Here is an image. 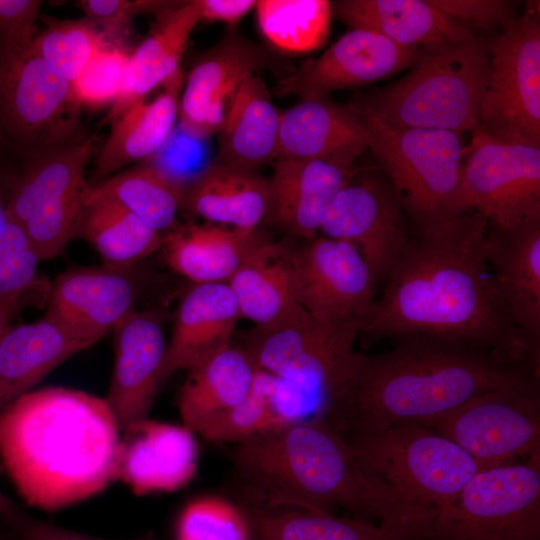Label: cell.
I'll use <instances>...</instances> for the list:
<instances>
[{"label":"cell","mask_w":540,"mask_h":540,"mask_svg":"<svg viewBox=\"0 0 540 540\" xmlns=\"http://www.w3.org/2000/svg\"><path fill=\"white\" fill-rule=\"evenodd\" d=\"M489 44L490 75L478 128L510 143L540 148L539 13L528 8Z\"/></svg>","instance_id":"cell-11"},{"label":"cell","mask_w":540,"mask_h":540,"mask_svg":"<svg viewBox=\"0 0 540 540\" xmlns=\"http://www.w3.org/2000/svg\"><path fill=\"white\" fill-rule=\"evenodd\" d=\"M348 106L364 121L369 149L417 224L449 217L463 163L460 135L447 130L395 127L368 110Z\"/></svg>","instance_id":"cell-8"},{"label":"cell","mask_w":540,"mask_h":540,"mask_svg":"<svg viewBox=\"0 0 540 540\" xmlns=\"http://www.w3.org/2000/svg\"><path fill=\"white\" fill-rule=\"evenodd\" d=\"M181 69L164 83V91L124 109L96 159L95 174L104 177L133 162L156 155L173 133L182 90Z\"/></svg>","instance_id":"cell-31"},{"label":"cell","mask_w":540,"mask_h":540,"mask_svg":"<svg viewBox=\"0 0 540 540\" xmlns=\"http://www.w3.org/2000/svg\"><path fill=\"white\" fill-rule=\"evenodd\" d=\"M294 287L298 304L314 318L358 330L377 292L358 250L327 237L313 238L295 251Z\"/></svg>","instance_id":"cell-14"},{"label":"cell","mask_w":540,"mask_h":540,"mask_svg":"<svg viewBox=\"0 0 540 540\" xmlns=\"http://www.w3.org/2000/svg\"><path fill=\"white\" fill-rule=\"evenodd\" d=\"M294 256L286 244L266 240L249 252L227 282L241 317L268 327L301 308L295 296Z\"/></svg>","instance_id":"cell-30"},{"label":"cell","mask_w":540,"mask_h":540,"mask_svg":"<svg viewBox=\"0 0 540 540\" xmlns=\"http://www.w3.org/2000/svg\"><path fill=\"white\" fill-rule=\"evenodd\" d=\"M245 507L235 499L203 495L187 502L178 513L173 540H250Z\"/></svg>","instance_id":"cell-40"},{"label":"cell","mask_w":540,"mask_h":540,"mask_svg":"<svg viewBox=\"0 0 540 540\" xmlns=\"http://www.w3.org/2000/svg\"><path fill=\"white\" fill-rule=\"evenodd\" d=\"M174 3L142 0H81L77 2L86 18L92 21L105 36L125 29L129 22L142 12L161 13Z\"/></svg>","instance_id":"cell-46"},{"label":"cell","mask_w":540,"mask_h":540,"mask_svg":"<svg viewBox=\"0 0 540 540\" xmlns=\"http://www.w3.org/2000/svg\"><path fill=\"white\" fill-rule=\"evenodd\" d=\"M114 366L105 398L121 430L148 418L165 383L168 343L159 319L131 311L113 329Z\"/></svg>","instance_id":"cell-18"},{"label":"cell","mask_w":540,"mask_h":540,"mask_svg":"<svg viewBox=\"0 0 540 540\" xmlns=\"http://www.w3.org/2000/svg\"><path fill=\"white\" fill-rule=\"evenodd\" d=\"M485 250L514 325L540 359V217L506 230L488 224Z\"/></svg>","instance_id":"cell-22"},{"label":"cell","mask_w":540,"mask_h":540,"mask_svg":"<svg viewBox=\"0 0 540 540\" xmlns=\"http://www.w3.org/2000/svg\"><path fill=\"white\" fill-rule=\"evenodd\" d=\"M198 458V443L190 429L146 418L121 430L113 480L123 482L136 496L173 492L194 478Z\"/></svg>","instance_id":"cell-17"},{"label":"cell","mask_w":540,"mask_h":540,"mask_svg":"<svg viewBox=\"0 0 540 540\" xmlns=\"http://www.w3.org/2000/svg\"><path fill=\"white\" fill-rule=\"evenodd\" d=\"M106 43L105 34L85 18L51 22L33 38L29 50L62 78L72 82Z\"/></svg>","instance_id":"cell-39"},{"label":"cell","mask_w":540,"mask_h":540,"mask_svg":"<svg viewBox=\"0 0 540 540\" xmlns=\"http://www.w3.org/2000/svg\"><path fill=\"white\" fill-rule=\"evenodd\" d=\"M89 190L90 186L42 208L21 226L40 261L59 255L75 237Z\"/></svg>","instance_id":"cell-42"},{"label":"cell","mask_w":540,"mask_h":540,"mask_svg":"<svg viewBox=\"0 0 540 540\" xmlns=\"http://www.w3.org/2000/svg\"><path fill=\"white\" fill-rule=\"evenodd\" d=\"M71 82L28 49L0 58V125L27 162L85 138Z\"/></svg>","instance_id":"cell-12"},{"label":"cell","mask_w":540,"mask_h":540,"mask_svg":"<svg viewBox=\"0 0 540 540\" xmlns=\"http://www.w3.org/2000/svg\"><path fill=\"white\" fill-rule=\"evenodd\" d=\"M200 21L223 22L235 26L253 9L254 0H196Z\"/></svg>","instance_id":"cell-49"},{"label":"cell","mask_w":540,"mask_h":540,"mask_svg":"<svg viewBox=\"0 0 540 540\" xmlns=\"http://www.w3.org/2000/svg\"><path fill=\"white\" fill-rule=\"evenodd\" d=\"M270 205L269 179L213 163L184 185L181 207L209 223L254 230Z\"/></svg>","instance_id":"cell-28"},{"label":"cell","mask_w":540,"mask_h":540,"mask_svg":"<svg viewBox=\"0 0 540 540\" xmlns=\"http://www.w3.org/2000/svg\"><path fill=\"white\" fill-rule=\"evenodd\" d=\"M354 179L336 195L319 230L355 247L378 288L386 283L409 238L403 205L393 185L380 177Z\"/></svg>","instance_id":"cell-15"},{"label":"cell","mask_w":540,"mask_h":540,"mask_svg":"<svg viewBox=\"0 0 540 540\" xmlns=\"http://www.w3.org/2000/svg\"><path fill=\"white\" fill-rule=\"evenodd\" d=\"M445 14L470 26L489 28L505 24L509 18L510 3L498 0H430Z\"/></svg>","instance_id":"cell-48"},{"label":"cell","mask_w":540,"mask_h":540,"mask_svg":"<svg viewBox=\"0 0 540 540\" xmlns=\"http://www.w3.org/2000/svg\"><path fill=\"white\" fill-rule=\"evenodd\" d=\"M235 500L319 513L336 508L354 519L420 533L433 514L402 501L376 482L351 447L323 419L272 430L230 452Z\"/></svg>","instance_id":"cell-3"},{"label":"cell","mask_w":540,"mask_h":540,"mask_svg":"<svg viewBox=\"0 0 540 540\" xmlns=\"http://www.w3.org/2000/svg\"><path fill=\"white\" fill-rule=\"evenodd\" d=\"M135 299L129 270L105 265L73 268L50 284L46 315L94 345L134 310Z\"/></svg>","instance_id":"cell-20"},{"label":"cell","mask_w":540,"mask_h":540,"mask_svg":"<svg viewBox=\"0 0 540 540\" xmlns=\"http://www.w3.org/2000/svg\"><path fill=\"white\" fill-rule=\"evenodd\" d=\"M91 346L47 315L9 326L0 338V413L57 366Z\"/></svg>","instance_id":"cell-25"},{"label":"cell","mask_w":540,"mask_h":540,"mask_svg":"<svg viewBox=\"0 0 540 540\" xmlns=\"http://www.w3.org/2000/svg\"><path fill=\"white\" fill-rule=\"evenodd\" d=\"M130 55L118 46H102L71 82L76 101L91 107L115 103L127 85Z\"/></svg>","instance_id":"cell-43"},{"label":"cell","mask_w":540,"mask_h":540,"mask_svg":"<svg viewBox=\"0 0 540 540\" xmlns=\"http://www.w3.org/2000/svg\"><path fill=\"white\" fill-rule=\"evenodd\" d=\"M358 336V328L324 323L301 307L276 324L255 327L242 348L258 370L276 377L275 406L289 425L322 419Z\"/></svg>","instance_id":"cell-6"},{"label":"cell","mask_w":540,"mask_h":540,"mask_svg":"<svg viewBox=\"0 0 540 540\" xmlns=\"http://www.w3.org/2000/svg\"><path fill=\"white\" fill-rule=\"evenodd\" d=\"M332 13L351 29L370 30L406 47L473 37L470 26L430 0H344L332 4Z\"/></svg>","instance_id":"cell-27"},{"label":"cell","mask_w":540,"mask_h":540,"mask_svg":"<svg viewBox=\"0 0 540 540\" xmlns=\"http://www.w3.org/2000/svg\"><path fill=\"white\" fill-rule=\"evenodd\" d=\"M464 158L449 217L477 211L502 230L540 217V148L505 142L477 127Z\"/></svg>","instance_id":"cell-10"},{"label":"cell","mask_w":540,"mask_h":540,"mask_svg":"<svg viewBox=\"0 0 540 540\" xmlns=\"http://www.w3.org/2000/svg\"><path fill=\"white\" fill-rule=\"evenodd\" d=\"M487 229L477 211L419 226L359 335L367 342L408 335L453 339L539 374V359L514 325L487 260Z\"/></svg>","instance_id":"cell-1"},{"label":"cell","mask_w":540,"mask_h":540,"mask_svg":"<svg viewBox=\"0 0 540 540\" xmlns=\"http://www.w3.org/2000/svg\"><path fill=\"white\" fill-rule=\"evenodd\" d=\"M18 507L19 505L0 489V522L5 523Z\"/></svg>","instance_id":"cell-51"},{"label":"cell","mask_w":540,"mask_h":540,"mask_svg":"<svg viewBox=\"0 0 540 540\" xmlns=\"http://www.w3.org/2000/svg\"><path fill=\"white\" fill-rule=\"evenodd\" d=\"M240 310L227 283L195 284L178 306L168 343L165 382L232 345Z\"/></svg>","instance_id":"cell-23"},{"label":"cell","mask_w":540,"mask_h":540,"mask_svg":"<svg viewBox=\"0 0 540 540\" xmlns=\"http://www.w3.org/2000/svg\"><path fill=\"white\" fill-rule=\"evenodd\" d=\"M5 202H6V197L3 196L2 181L0 180V226L6 221Z\"/></svg>","instance_id":"cell-53"},{"label":"cell","mask_w":540,"mask_h":540,"mask_svg":"<svg viewBox=\"0 0 540 540\" xmlns=\"http://www.w3.org/2000/svg\"><path fill=\"white\" fill-rule=\"evenodd\" d=\"M270 62L261 47L229 30L188 76L179 100L181 130L198 140L217 133L243 79Z\"/></svg>","instance_id":"cell-19"},{"label":"cell","mask_w":540,"mask_h":540,"mask_svg":"<svg viewBox=\"0 0 540 540\" xmlns=\"http://www.w3.org/2000/svg\"><path fill=\"white\" fill-rule=\"evenodd\" d=\"M420 47L399 45L381 34L351 29L319 58L303 63L280 79L278 96L328 97L336 90L361 87L412 67Z\"/></svg>","instance_id":"cell-16"},{"label":"cell","mask_w":540,"mask_h":540,"mask_svg":"<svg viewBox=\"0 0 540 540\" xmlns=\"http://www.w3.org/2000/svg\"><path fill=\"white\" fill-rule=\"evenodd\" d=\"M42 1L0 0V58L26 52Z\"/></svg>","instance_id":"cell-45"},{"label":"cell","mask_w":540,"mask_h":540,"mask_svg":"<svg viewBox=\"0 0 540 540\" xmlns=\"http://www.w3.org/2000/svg\"><path fill=\"white\" fill-rule=\"evenodd\" d=\"M4 524L13 531L17 540H162L152 531L130 539L96 537L34 517L20 506Z\"/></svg>","instance_id":"cell-47"},{"label":"cell","mask_w":540,"mask_h":540,"mask_svg":"<svg viewBox=\"0 0 540 540\" xmlns=\"http://www.w3.org/2000/svg\"><path fill=\"white\" fill-rule=\"evenodd\" d=\"M120 434L105 398L62 386L34 389L0 413V461L29 506L57 511L114 481Z\"/></svg>","instance_id":"cell-4"},{"label":"cell","mask_w":540,"mask_h":540,"mask_svg":"<svg viewBox=\"0 0 540 540\" xmlns=\"http://www.w3.org/2000/svg\"><path fill=\"white\" fill-rule=\"evenodd\" d=\"M263 240L257 229L193 223L170 230L162 248L170 268L195 284L227 283Z\"/></svg>","instance_id":"cell-29"},{"label":"cell","mask_w":540,"mask_h":540,"mask_svg":"<svg viewBox=\"0 0 540 540\" xmlns=\"http://www.w3.org/2000/svg\"><path fill=\"white\" fill-rule=\"evenodd\" d=\"M257 371L247 351L233 345L189 369L178 396L183 425L196 435L237 406L251 392Z\"/></svg>","instance_id":"cell-32"},{"label":"cell","mask_w":540,"mask_h":540,"mask_svg":"<svg viewBox=\"0 0 540 540\" xmlns=\"http://www.w3.org/2000/svg\"><path fill=\"white\" fill-rule=\"evenodd\" d=\"M176 3L159 13L156 27L131 53L127 85L113 105L111 120L128 106L145 99L150 91L180 70L189 36L200 22V14L196 0Z\"/></svg>","instance_id":"cell-34"},{"label":"cell","mask_w":540,"mask_h":540,"mask_svg":"<svg viewBox=\"0 0 540 540\" xmlns=\"http://www.w3.org/2000/svg\"><path fill=\"white\" fill-rule=\"evenodd\" d=\"M281 113L265 81L248 74L239 85L217 131L214 164L256 171L277 156Z\"/></svg>","instance_id":"cell-26"},{"label":"cell","mask_w":540,"mask_h":540,"mask_svg":"<svg viewBox=\"0 0 540 540\" xmlns=\"http://www.w3.org/2000/svg\"><path fill=\"white\" fill-rule=\"evenodd\" d=\"M368 148L369 132L361 117L329 97L300 99L281 113L276 159L352 167Z\"/></svg>","instance_id":"cell-21"},{"label":"cell","mask_w":540,"mask_h":540,"mask_svg":"<svg viewBox=\"0 0 540 540\" xmlns=\"http://www.w3.org/2000/svg\"><path fill=\"white\" fill-rule=\"evenodd\" d=\"M486 467L540 454L539 381L479 394L421 423Z\"/></svg>","instance_id":"cell-13"},{"label":"cell","mask_w":540,"mask_h":540,"mask_svg":"<svg viewBox=\"0 0 540 540\" xmlns=\"http://www.w3.org/2000/svg\"><path fill=\"white\" fill-rule=\"evenodd\" d=\"M184 185L155 165H142L90 186L89 194L118 202L161 233L177 226Z\"/></svg>","instance_id":"cell-37"},{"label":"cell","mask_w":540,"mask_h":540,"mask_svg":"<svg viewBox=\"0 0 540 540\" xmlns=\"http://www.w3.org/2000/svg\"><path fill=\"white\" fill-rule=\"evenodd\" d=\"M75 237L89 242L105 266L122 270H129L163 243L161 233L124 206L89 193Z\"/></svg>","instance_id":"cell-36"},{"label":"cell","mask_w":540,"mask_h":540,"mask_svg":"<svg viewBox=\"0 0 540 540\" xmlns=\"http://www.w3.org/2000/svg\"><path fill=\"white\" fill-rule=\"evenodd\" d=\"M241 504L249 516L250 540H419L406 531L331 513Z\"/></svg>","instance_id":"cell-35"},{"label":"cell","mask_w":540,"mask_h":540,"mask_svg":"<svg viewBox=\"0 0 540 540\" xmlns=\"http://www.w3.org/2000/svg\"><path fill=\"white\" fill-rule=\"evenodd\" d=\"M39 262L23 228L6 220L0 226V301L46 287L37 275Z\"/></svg>","instance_id":"cell-44"},{"label":"cell","mask_w":540,"mask_h":540,"mask_svg":"<svg viewBox=\"0 0 540 540\" xmlns=\"http://www.w3.org/2000/svg\"><path fill=\"white\" fill-rule=\"evenodd\" d=\"M91 152L92 140L83 138L26 162L10 184L6 220L22 226L42 208L87 188Z\"/></svg>","instance_id":"cell-33"},{"label":"cell","mask_w":540,"mask_h":540,"mask_svg":"<svg viewBox=\"0 0 540 540\" xmlns=\"http://www.w3.org/2000/svg\"><path fill=\"white\" fill-rule=\"evenodd\" d=\"M271 382L272 375L258 370L249 395L209 422L197 435L212 443L236 445L284 427L272 404Z\"/></svg>","instance_id":"cell-41"},{"label":"cell","mask_w":540,"mask_h":540,"mask_svg":"<svg viewBox=\"0 0 540 540\" xmlns=\"http://www.w3.org/2000/svg\"><path fill=\"white\" fill-rule=\"evenodd\" d=\"M42 290L33 291L21 298L0 301V338L24 305L32 301V294L41 292Z\"/></svg>","instance_id":"cell-50"},{"label":"cell","mask_w":540,"mask_h":540,"mask_svg":"<svg viewBox=\"0 0 540 540\" xmlns=\"http://www.w3.org/2000/svg\"><path fill=\"white\" fill-rule=\"evenodd\" d=\"M360 465L407 504L436 514L451 504L482 465L441 434L417 423L343 436Z\"/></svg>","instance_id":"cell-7"},{"label":"cell","mask_w":540,"mask_h":540,"mask_svg":"<svg viewBox=\"0 0 540 540\" xmlns=\"http://www.w3.org/2000/svg\"><path fill=\"white\" fill-rule=\"evenodd\" d=\"M389 351L355 352L322 419L343 436L438 418L490 391L539 381L531 369L465 342L428 335L396 338Z\"/></svg>","instance_id":"cell-2"},{"label":"cell","mask_w":540,"mask_h":540,"mask_svg":"<svg viewBox=\"0 0 540 540\" xmlns=\"http://www.w3.org/2000/svg\"><path fill=\"white\" fill-rule=\"evenodd\" d=\"M489 75L488 44L480 39L431 44L420 48L408 74L352 104L395 127L460 135L478 126Z\"/></svg>","instance_id":"cell-5"},{"label":"cell","mask_w":540,"mask_h":540,"mask_svg":"<svg viewBox=\"0 0 540 540\" xmlns=\"http://www.w3.org/2000/svg\"><path fill=\"white\" fill-rule=\"evenodd\" d=\"M271 164L270 208L286 231L309 240L339 191L361 172L319 160L276 159Z\"/></svg>","instance_id":"cell-24"},{"label":"cell","mask_w":540,"mask_h":540,"mask_svg":"<svg viewBox=\"0 0 540 540\" xmlns=\"http://www.w3.org/2000/svg\"><path fill=\"white\" fill-rule=\"evenodd\" d=\"M0 540H17L13 531L2 522H0Z\"/></svg>","instance_id":"cell-52"},{"label":"cell","mask_w":540,"mask_h":540,"mask_svg":"<svg viewBox=\"0 0 540 540\" xmlns=\"http://www.w3.org/2000/svg\"><path fill=\"white\" fill-rule=\"evenodd\" d=\"M260 30L275 48L293 54L311 52L327 41L332 3L327 0H259Z\"/></svg>","instance_id":"cell-38"},{"label":"cell","mask_w":540,"mask_h":540,"mask_svg":"<svg viewBox=\"0 0 540 540\" xmlns=\"http://www.w3.org/2000/svg\"><path fill=\"white\" fill-rule=\"evenodd\" d=\"M420 540H540V454L478 472Z\"/></svg>","instance_id":"cell-9"}]
</instances>
